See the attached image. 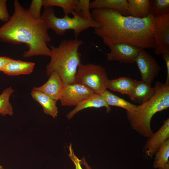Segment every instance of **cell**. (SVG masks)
Returning <instances> with one entry per match:
<instances>
[{
  "mask_svg": "<svg viewBox=\"0 0 169 169\" xmlns=\"http://www.w3.org/2000/svg\"><path fill=\"white\" fill-rule=\"evenodd\" d=\"M91 13L99 25L94 28V33L109 47L125 43L143 49H153L155 18L151 15L137 18L107 8L93 9Z\"/></svg>",
  "mask_w": 169,
  "mask_h": 169,
  "instance_id": "obj_1",
  "label": "cell"
},
{
  "mask_svg": "<svg viewBox=\"0 0 169 169\" xmlns=\"http://www.w3.org/2000/svg\"><path fill=\"white\" fill-rule=\"evenodd\" d=\"M14 11L8 21L0 27V40L13 44H24L28 50L24 58L34 55L50 56V50L47 44L51 40L49 28L41 20H36L30 15L18 1L13 3Z\"/></svg>",
  "mask_w": 169,
  "mask_h": 169,
  "instance_id": "obj_2",
  "label": "cell"
},
{
  "mask_svg": "<svg viewBox=\"0 0 169 169\" xmlns=\"http://www.w3.org/2000/svg\"><path fill=\"white\" fill-rule=\"evenodd\" d=\"M155 92L147 101L126 111L127 117L132 129L141 136L148 138L153 132L151 122L156 113L169 107V82H156Z\"/></svg>",
  "mask_w": 169,
  "mask_h": 169,
  "instance_id": "obj_3",
  "label": "cell"
},
{
  "mask_svg": "<svg viewBox=\"0 0 169 169\" xmlns=\"http://www.w3.org/2000/svg\"><path fill=\"white\" fill-rule=\"evenodd\" d=\"M83 41L75 38L62 41L59 46H50V61L46 67L48 76L54 71L60 76L64 84L74 83L78 67L81 64L79 52Z\"/></svg>",
  "mask_w": 169,
  "mask_h": 169,
  "instance_id": "obj_4",
  "label": "cell"
},
{
  "mask_svg": "<svg viewBox=\"0 0 169 169\" xmlns=\"http://www.w3.org/2000/svg\"><path fill=\"white\" fill-rule=\"evenodd\" d=\"M44 8L41 15V20L49 29H51L59 35H63L67 30H72L74 37L77 38L82 31L90 28H94L99 26L95 21L86 20L81 13L75 11L71 14L72 18L64 15L63 18H59L55 15L53 7Z\"/></svg>",
  "mask_w": 169,
  "mask_h": 169,
  "instance_id": "obj_5",
  "label": "cell"
},
{
  "mask_svg": "<svg viewBox=\"0 0 169 169\" xmlns=\"http://www.w3.org/2000/svg\"><path fill=\"white\" fill-rule=\"evenodd\" d=\"M107 74L101 66L94 64L79 65L74 83L87 87L95 94L101 95L107 89Z\"/></svg>",
  "mask_w": 169,
  "mask_h": 169,
  "instance_id": "obj_6",
  "label": "cell"
},
{
  "mask_svg": "<svg viewBox=\"0 0 169 169\" xmlns=\"http://www.w3.org/2000/svg\"><path fill=\"white\" fill-rule=\"evenodd\" d=\"M155 54H169V13L155 18L153 33Z\"/></svg>",
  "mask_w": 169,
  "mask_h": 169,
  "instance_id": "obj_7",
  "label": "cell"
},
{
  "mask_svg": "<svg viewBox=\"0 0 169 169\" xmlns=\"http://www.w3.org/2000/svg\"><path fill=\"white\" fill-rule=\"evenodd\" d=\"M95 93L85 86L77 83L64 84L60 97L63 106H76Z\"/></svg>",
  "mask_w": 169,
  "mask_h": 169,
  "instance_id": "obj_8",
  "label": "cell"
},
{
  "mask_svg": "<svg viewBox=\"0 0 169 169\" xmlns=\"http://www.w3.org/2000/svg\"><path fill=\"white\" fill-rule=\"evenodd\" d=\"M136 63L144 83L151 85L161 70L156 60L149 53L142 49L136 58Z\"/></svg>",
  "mask_w": 169,
  "mask_h": 169,
  "instance_id": "obj_9",
  "label": "cell"
},
{
  "mask_svg": "<svg viewBox=\"0 0 169 169\" xmlns=\"http://www.w3.org/2000/svg\"><path fill=\"white\" fill-rule=\"evenodd\" d=\"M109 47L110 52L107 55L108 61L126 64L135 63L136 58L142 49L125 43L115 44Z\"/></svg>",
  "mask_w": 169,
  "mask_h": 169,
  "instance_id": "obj_10",
  "label": "cell"
},
{
  "mask_svg": "<svg viewBox=\"0 0 169 169\" xmlns=\"http://www.w3.org/2000/svg\"><path fill=\"white\" fill-rule=\"evenodd\" d=\"M169 139V119L167 118L157 131L148 138L143 148L144 154L151 159L159 148Z\"/></svg>",
  "mask_w": 169,
  "mask_h": 169,
  "instance_id": "obj_11",
  "label": "cell"
},
{
  "mask_svg": "<svg viewBox=\"0 0 169 169\" xmlns=\"http://www.w3.org/2000/svg\"><path fill=\"white\" fill-rule=\"evenodd\" d=\"M64 85L58 73L54 71L44 84L39 87H33V90L41 91L57 101L59 100Z\"/></svg>",
  "mask_w": 169,
  "mask_h": 169,
  "instance_id": "obj_12",
  "label": "cell"
},
{
  "mask_svg": "<svg viewBox=\"0 0 169 169\" xmlns=\"http://www.w3.org/2000/svg\"><path fill=\"white\" fill-rule=\"evenodd\" d=\"M155 92L154 87L142 81L135 80L133 86L128 95L134 102L140 104L149 100Z\"/></svg>",
  "mask_w": 169,
  "mask_h": 169,
  "instance_id": "obj_13",
  "label": "cell"
},
{
  "mask_svg": "<svg viewBox=\"0 0 169 169\" xmlns=\"http://www.w3.org/2000/svg\"><path fill=\"white\" fill-rule=\"evenodd\" d=\"M105 107L106 112H110L111 108L100 95L95 94L83 100L67 115L68 119H71L77 113L84 109L89 108H100Z\"/></svg>",
  "mask_w": 169,
  "mask_h": 169,
  "instance_id": "obj_14",
  "label": "cell"
},
{
  "mask_svg": "<svg viewBox=\"0 0 169 169\" xmlns=\"http://www.w3.org/2000/svg\"><path fill=\"white\" fill-rule=\"evenodd\" d=\"M90 9L107 8L116 10L122 15L129 16L127 0H94L90 2Z\"/></svg>",
  "mask_w": 169,
  "mask_h": 169,
  "instance_id": "obj_15",
  "label": "cell"
},
{
  "mask_svg": "<svg viewBox=\"0 0 169 169\" xmlns=\"http://www.w3.org/2000/svg\"><path fill=\"white\" fill-rule=\"evenodd\" d=\"M35 64L32 62L12 59L6 65L3 72L10 76L28 74L33 72Z\"/></svg>",
  "mask_w": 169,
  "mask_h": 169,
  "instance_id": "obj_16",
  "label": "cell"
},
{
  "mask_svg": "<svg viewBox=\"0 0 169 169\" xmlns=\"http://www.w3.org/2000/svg\"><path fill=\"white\" fill-rule=\"evenodd\" d=\"M31 95L32 98L42 106L44 112L54 118L57 116L58 108L56 105L57 101L44 93L38 90H32Z\"/></svg>",
  "mask_w": 169,
  "mask_h": 169,
  "instance_id": "obj_17",
  "label": "cell"
},
{
  "mask_svg": "<svg viewBox=\"0 0 169 169\" xmlns=\"http://www.w3.org/2000/svg\"><path fill=\"white\" fill-rule=\"evenodd\" d=\"M129 16L143 18L150 14V0H128Z\"/></svg>",
  "mask_w": 169,
  "mask_h": 169,
  "instance_id": "obj_18",
  "label": "cell"
},
{
  "mask_svg": "<svg viewBox=\"0 0 169 169\" xmlns=\"http://www.w3.org/2000/svg\"><path fill=\"white\" fill-rule=\"evenodd\" d=\"M135 80L127 77L108 79L107 82V88L122 94L128 95L132 88Z\"/></svg>",
  "mask_w": 169,
  "mask_h": 169,
  "instance_id": "obj_19",
  "label": "cell"
},
{
  "mask_svg": "<svg viewBox=\"0 0 169 169\" xmlns=\"http://www.w3.org/2000/svg\"><path fill=\"white\" fill-rule=\"evenodd\" d=\"M100 95L110 106L121 107L125 109L126 111H129L136 106L114 94L107 90Z\"/></svg>",
  "mask_w": 169,
  "mask_h": 169,
  "instance_id": "obj_20",
  "label": "cell"
},
{
  "mask_svg": "<svg viewBox=\"0 0 169 169\" xmlns=\"http://www.w3.org/2000/svg\"><path fill=\"white\" fill-rule=\"evenodd\" d=\"M79 0H44L43 6H57L63 10L64 15H69L75 11Z\"/></svg>",
  "mask_w": 169,
  "mask_h": 169,
  "instance_id": "obj_21",
  "label": "cell"
},
{
  "mask_svg": "<svg viewBox=\"0 0 169 169\" xmlns=\"http://www.w3.org/2000/svg\"><path fill=\"white\" fill-rule=\"evenodd\" d=\"M154 155L153 168L159 169L169 161V139L159 148Z\"/></svg>",
  "mask_w": 169,
  "mask_h": 169,
  "instance_id": "obj_22",
  "label": "cell"
},
{
  "mask_svg": "<svg viewBox=\"0 0 169 169\" xmlns=\"http://www.w3.org/2000/svg\"><path fill=\"white\" fill-rule=\"evenodd\" d=\"M14 91V90L10 87L4 90L0 95V114L3 116L13 115V108L9 98Z\"/></svg>",
  "mask_w": 169,
  "mask_h": 169,
  "instance_id": "obj_23",
  "label": "cell"
},
{
  "mask_svg": "<svg viewBox=\"0 0 169 169\" xmlns=\"http://www.w3.org/2000/svg\"><path fill=\"white\" fill-rule=\"evenodd\" d=\"M169 13V0H150V14L157 18Z\"/></svg>",
  "mask_w": 169,
  "mask_h": 169,
  "instance_id": "obj_24",
  "label": "cell"
},
{
  "mask_svg": "<svg viewBox=\"0 0 169 169\" xmlns=\"http://www.w3.org/2000/svg\"><path fill=\"white\" fill-rule=\"evenodd\" d=\"M90 3L89 0H79L75 12L81 13L85 19L93 21L94 20L90 11Z\"/></svg>",
  "mask_w": 169,
  "mask_h": 169,
  "instance_id": "obj_25",
  "label": "cell"
},
{
  "mask_svg": "<svg viewBox=\"0 0 169 169\" xmlns=\"http://www.w3.org/2000/svg\"><path fill=\"white\" fill-rule=\"evenodd\" d=\"M43 0H33L28 9V12L31 17L36 20H41L40 11L43 6Z\"/></svg>",
  "mask_w": 169,
  "mask_h": 169,
  "instance_id": "obj_26",
  "label": "cell"
},
{
  "mask_svg": "<svg viewBox=\"0 0 169 169\" xmlns=\"http://www.w3.org/2000/svg\"><path fill=\"white\" fill-rule=\"evenodd\" d=\"M7 1L6 0H0V20L6 22L10 17L7 10Z\"/></svg>",
  "mask_w": 169,
  "mask_h": 169,
  "instance_id": "obj_27",
  "label": "cell"
},
{
  "mask_svg": "<svg viewBox=\"0 0 169 169\" xmlns=\"http://www.w3.org/2000/svg\"><path fill=\"white\" fill-rule=\"evenodd\" d=\"M69 148V156L71 160L74 163L75 166V169H83L81 165V160L74 154L71 144H70Z\"/></svg>",
  "mask_w": 169,
  "mask_h": 169,
  "instance_id": "obj_28",
  "label": "cell"
},
{
  "mask_svg": "<svg viewBox=\"0 0 169 169\" xmlns=\"http://www.w3.org/2000/svg\"><path fill=\"white\" fill-rule=\"evenodd\" d=\"M12 59L7 57L0 56V72H3L6 65Z\"/></svg>",
  "mask_w": 169,
  "mask_h": 169,
  "instance_id": "obj_29",
  "label": "cell"
},
{
  "mask_svg": "<svg viewBox=\"0 0 169 169\" xmlns=\"http://www.w3.org/2000/svg\"><path fill=\"white\" fill-rule=\"evenodd\" d=\"M162 59L166 64L167 69V78L166 81L169 82V54H166L161 55Z\"/></svg>",
  "mask_w": 169,
  "mask_h": 169,
  "instance_id": "obj_30",
  "label": "cell"
},
{
  "mask_svg": "<svg viewBox=\"0 0 169 169\" xmlns=\"http://www.w3.org/2000/svg\"><path fill=\"white\" fill-rule=\"evenodd\" d=\"M81 164H82L85 166L86 169H92L91 167L89 165L84 158L80 160Z\"/></svg>",
  "mask_w": 169,
  "mask_h": 169,
  "instance_id": "obj_31",
  "label": "cell"
},
{
  "mask_svg": "<svg viewBox=\"0 0 169 169\" xmlns=\"http://www.w3.org/2000/svg\"><path fill=\"white\" fill-rule=\"evenodd\" d=\"M159 169H169V161L163 166Z\"/></svg>",
  "mask_w": 169,
  "mask_h": 169,
  "instance_id": "obj_32",
  "label": "cell"
},
{
  "mask_svg": "<svg viewBox=\"0 0 169 169\" xmlns=\"http://www.w3.org/2000/svg\"><path fill=\"white\" fill-rule=\"evenodd\" d=\"M0 169H4L2 166L0 165Z\"/></svg>",
  "mask_w": 169,
  "mask_h": 169,
  "instance_id": "obj_33",
  "label": "cell"
}]
</instances>
